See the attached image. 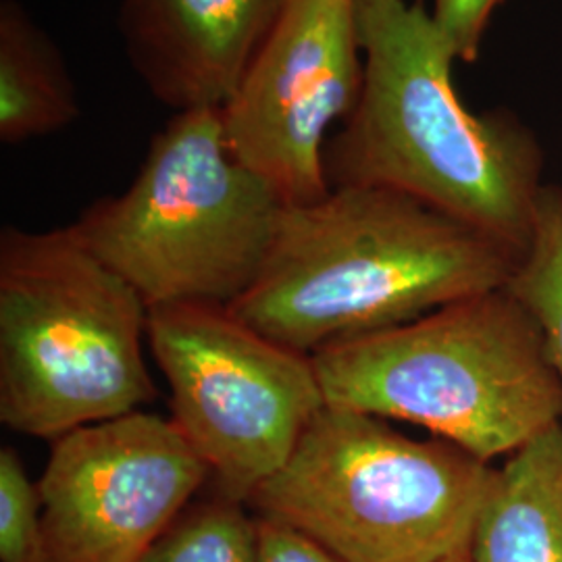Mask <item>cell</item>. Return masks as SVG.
<instances>
[{
  "label": "cell",
  "instance_id": "cell-2",
  "mask_svg": "<svg viewBox=\"0 0 562 562\" xmlns=\"http://www.w3.org/2000/svg\"><path fill=\"white\" fill-rule=\"evenodd\" d=\"M519 261L501 241L406 194L340 186L322 201L285 206L259 280L229 311L313 357L501 290Z\"/></svg>",
  "mask_w": 562,
  "mask_h": 562
},
{
  "label": "cell",
  "instance_id": "cell-11",
  "mask_svg": "<svg viewBox=\"0 0 562 562\" xmlns=\"http://www.w3.org/2000/svg\"><path fill=\"white\" fill-rule=\"evenodd\" d=\"M469 557L473 562H562V422L492 469Z\"/></svg>",
  "mask_w": 562,
  "mask_h": 562
},
{
  "label": "cell",
  "instance_id": "cell-8",
  "mask_svg": "<svg viewBox=\"0 0 562 562\" xmlns=\"http://www.w3.org/2000/svg\"><path fill=\"white\" fill-rule=\"evenodd\" d=\"M357 0H290L232 99L223 136L285 206L322 201L327 134L361 99Z\"/></svg>",
  "mask_w": 562,
  "mask_h": 562
},
{
  "label": "cell",
  "instance_id": "cell-3",
  "mask_svg": "<svg viewBox=\"0 0 562 562\" xmlns=\"http://www.w3.org/2000/svg\"><path fill=\"white\" fill-rule=\"evenodd\" d=\"M325 404L415 423L485 462L562 422L542 329L506 288L313 355Z\"/></svg>",
  "mask_w": 562,
  "mask_h": 562
},
{
  "label": "cell",
  "instance_id": "cell-16",
  "mask_svg": "<svg viewBox=\"0 0 562 562\" xmlns=\"http://www.w3.org/2000/svg\"><path fill=\"white\" fill-rule=\"evenodd\" d=\"M504 0H434L431 18L450 42L457 60L480 59L487 21Z\"/></svg>",
  "mask_w": 562,
  "mask_h": 562
},
{
  "label": "cell",
  "instance_id": "cell-9",
  "mask_svg": "<svg viewBox=\"0 0 562 562\" xmlns=\"http://www.w3.org/2000/svg\"><path fill=\"white\" fill-rule=\"evenodd\" d=\"M209 467L171 419L130 413L53 440L38 482L44 562H138Z\"/></svg>",
  "mask_w": 562,
  "mask_h": 562
},
{
  "label": "cell",
  "instance_id": "cell-7",
  "mask_svg": "<svg viewBox=\"0 0 562 562\" xmlns=\"http://www.w3.org/2000/svg\"><path fill=\"white\" fill-rule=\"evenodd\" d=\"M148 344L171 394V422L215 477L248 504L292 457L325 406L313 357L240 322L229 306L148 308Z\"/></svg>",
  "mask_w": 562,
  "mask_h": 562
},
{
  "label": "cell",
  "instance_id": "cell-14",
  "mask_svg": "<svg viewBox=\"0 0 562 562\" xmlns=\"http://www.w3.org/2000/svg\"><path fill=\"white\" fill-rule=\"evenodd\" d=\"M257 519L240 503L215 498L188 506L138 562H255Z\"/></svg>",
  "mask_w": 562,
  "mask_h": 562
},
{
  "label": "cell",
  "instance_id": "cell-4",
  "mask_svg": "<svg viewBox=\"0 0 562 562\" xmlns=\"http://www.w3.org/2000/svg\"><path fill=\"white\" fill-rule=\"evenodd\" d=\"M148 306L74 227L0 236V422L57 440L155 398Z\"/></svg>",
  "mask_w": 562,
  "mask_h": 562
},
{
  "label": "cell",
  "instance_id": "cell-1",
  "mask_svg": "<svg viewBox=\"0 0 562 562\" xmlns=\"http://www.w3.org/2000/svg\"><path fill=\"white\" fill-rule=\"evenodd\" d=\"M361 99L325 146L331 188L406 194L522 257L542 196V148L506 113L475 115L452 83L457 55L406 0H357Z\"/></svg>",
  "mask_w": 562,
  "mask_h": 562
},
{
  "label": "cell",
  "instance_id": "cell-13",
  "mask_svg": "<svg viewBox=\"0 0 562 562\" xmlns=\"http://www.w3.org/2000/svg\"><path fill=\"white\" fill-rule=\"evenodd\" d=\"M504 288L540 325L562 385V188L543 186L531 241Z\"/></svg>",
  "mask_w": 562,
  "mask_h": 562
},
{
  "label": "cell",
  "instance_id": "cell-10",
  "mask_svg": "<svg viewBox=\"0 0 562 562\" xmlns=\"http://www.w3.org/2000/svg\"><path fill=\"white\" fill-rule=\"evenodd\" d=\"M290 0H121L125 53L176 113L222 109Z\"/></svg>",
  "mask_w": 562,
  "mask_h": 562
},
{
  "label": "cell",
  "instance_id": "cell-17",
  "mask_svg": "<svg viewBox=\"0 0 562 562\" xmlns=\"http://www.w3.org/2000/svg\"><path fill=\"white\" fill-rule=\"evenodd\" d=\"M255 562H344L292 525L257 517Z\"/></svg>",
  "mask_w": 562,
  "mask_h": 562
},
{
  "label": "cell",
  "instance_id": "cell-18",
  "mask_svg": "<svg viewBox=\"0 0 562 562\" xmlns=\"http://www.w3.org/2000/svg\"><path fill=\"white\" fill-rule=\"evenodd\" d=\"M442 562H473L471 561V557H469V552L467 554H459V557H454V559H448V561Z\"/></svg>",
  "mask_w": 562,
  "mask_h": 562
},
{
  "label": "cell",
  "instance_id": "cell-12",
  "mask_svg": "<svg viewBox=\"0 0 562 562\" xmlns=\"http://www.w3.org/2000/svg\"><path fill=\"white\" fill-rule=\"evenodd\" d=\"M81 109L59 48L15 0L0 4V140L59 132Z\"/></svg>",
  "mask_w": 562,
  "mask_h": 562
},
{
  "label": "cell",
  "instance_id": "cell-5",
  "mask_svg": "<svg viewBox=\"0 0 562 562\" xmlns=\"http://www.w3.org/2000/svg\"><path fill=\"white\" fill-rule=\"evenodd\" d=\"M285 204L229 153L222 109L176 113L132 186L74 223L90 252L148 308L232 306L259 280Z\"/></svg>",
  "mask_w": 562,
  "mask_h": 562
},
{
  "label": "cell",
  "instance_id": "cell-15",
  "mask_svg": "<svg viewBox=\"0 0 562 562\" xmlns=\"http://www.w3.org/2000/svg\"><path fill=\"white\" fill-rule=\"evenodd\" d=\"M0 562H44L38 483L13 448L0 450Z\"/></svg>",
  "mask_w": 562,
  "mask_h": 562
},
{
  "label": "cell",
  "instance_id": "cell-6",
  "mask_svg": "<svg viewBox=\"0 0 562 562\" xmlns=\"http://www.w3.org/2000/svg\"><path fill=\"white\" fill-rule=\"evenodd\" d=\"M492 469L443 438L325 404L248 504L344 562H442L469 552Z\"/></svg>",
  "mask_w": 562,
  "mask_h": 562
}]
</instances>
